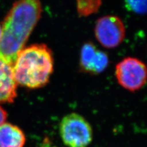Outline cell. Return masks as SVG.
<instances>
[{
  "mask_svg": "<svg viewBox=\"0 0 147 147\" xmlns=\"http://www.w3.org/2000/svg\"><path fill=\"white\" fill-rule=\"evenodd\" d=\"M53 53L44 44L24 48L18 54L12 66L17 84L30 89L47 85L53 71Z\"/></svg>",
  "mask_w": 147,
  "mask_h": 147,
  "instance_id": "7a4b0ae2",
  "label": "cell"
},
{
  "mask_svg": "<svg viewBox=\"0 0 147 147\" xmlns=\"http://www.w3.org/2000/svg\"><path fill=\"white\" fill-rule=\"evenodd\" d=\"M115 76L119 84L124 88L135 91L145 84L146 67L140 59L127 57L117 64Z\"/></svg>",
  "mask_w": 147,
  "mask_h": 147,
  "instance_id": "277c9868",
  "label": "cell"
},
{
  "mask_svg": "<svg viewBox=\"0 0 147 147\" xmlns=\"http://www.w3.org/2000/svg\"><path fill=\"white\" fill-rule=\"evenodd\" d=\"M80 69L85 73L98 74L102 73L109 64V57L106 53L99 50L90 42L82 46L80 57Z\"/></svg>",
  "mask_w": 147,
  "mask_h": 147,
  "instance_id": "8992f818",
  "label": "cell"
},
{
  "mask_svg": "<svg viewBox=\"0 0 147 147\" xmlns=\"http://www.w3.org/2000/svg\"><path fill=\"white\" fill-rule=\"evenodd\" d=\"M127 10L136 14H145L146 11V0H125Z\"/></svg>",
  "mask_w": 147,
  "mask_h": 147,
  "instance_id": "30bf717a",
  "label": "cell"
},
{
  "mask_svg": "<svg viewBox=\"0 0 147 147\" xmlns=\"http://www.w3.org/2000/svg\"><path fill=\"white\" fill-rule=\"evenodd\" d=\"M7 118V113L1 106H0V126L6 123Z\"/></svg>",
  "mask_w": 147,
  "mask_h": 147,
  "instance_id": "8fae6325",
  "label": "cell"
},
{
  "mask_svg": "<svg viewBox=\"0 0 147 147\" xmlns=\"http://www.w3.org/2000/svg\"><path fill=\"white\" fill-rule=\"evenodd\" d=\"M1 36H2V28H1V25H0V40L1 39Z\"/></svg>",
  "mask_w": 147,
  "mask_h": 147,
  "instance_id": "7c38bea8",
  "label": "cell"
},
{
  "mask_svg": "<svg viewBox=\"0 0 147 147\" xmlns=\"http://www.w3.org/2000/svg\"><path fill=\"white\" fill-rule=\"evenodd\" d=\"M25 143V134L19 127L9 123L0 126V147H24Z\"/></svg>",
  "mask_w": 147,
  "mask_h": 147,
  "instance_id": "ba28073f",
  "label": "cell"
},
{
  "mask_svg": "<svg viewBox=\"0 0 147 147\" xmlns=\"http://www.w3.org/2000/svg\"><path fill=\"white\" fill-rule=\"evenodd\" d=\"M95 36L99 43L104 47H117L123 42L125 37V27L119 17L105 16L96 22Z\"/></svg>",
  "mask_w": 147,
  "mask_h": 147,
  "instance_id": "5b68a950",
  "label": "cell"
},
{
  "mask_svg": "<svg viewBox=\"0 0 147 147\" xmlns=\"http://www.w3.org/2000/svg\"><path fill=\"white\" fill-rule=\"evenodd\" d=\"M59 134L68 147H87L93 139L90 123L76 113L67 114L63 118L59 124Z\"/></svg>",
  "mask_w": 147,
  "mask_h": 147,
  "instance_id": "3957f363",
  "label": "cell"
},
{
  "mask_svg": "<svg viewBox=\"0 0 147 147\" xmlns=\"http://www.w3.org/2000/svg\"><path fill=\"white\" fill-rule=\"evenodd\" d=\"M77 11L80 16H88L98 11L101 0H77Z\"/></svg>",
  "mask_w": 147,
  "mask_h": 147,
  "instance_id": "9c48e42d",
  "label": "cell"
},
{
  "mask_svg": "<svg viewBox=\"0 0 147 147\" xmlns=\"http://www.w3.org/2000/svg\"><path fill=\"white\" fill-rule=\"evenodd\" d=\"M42 13L40 0H17L2 24L0 59L13 66Z\"/></svg>",
  "mask_w": 147,
  "mask_h": 147,
  "instance_id": "6da1fadb",
  "label": "cell"
},
{
  "mask_svg": "<svg viewBox=\"0 0 147 147\" xmlns=\"http://www.w3.org/2000/svg\"><path fill=\"white\" fill-rule=\"evenodd\" d=\"M12 67L0 59V104L12 103L17 96Z\"/></svg>",
  "mask_w": 147,
  "mask_h": 147,
  "instance_id": "52a82bcc",
  "label": "cell"
}]
</instances>
